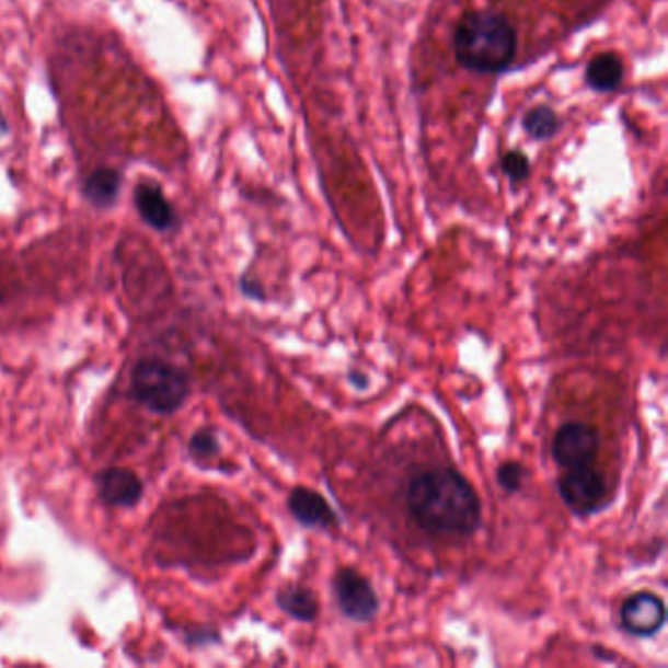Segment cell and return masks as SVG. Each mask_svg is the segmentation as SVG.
I'll list each match as a JSON object with an SVG mask.
<instances>
[{"label":"cell","mask_w":668,"mask_h":668,"mask_svg":"<svg viewBox=\"0 0 668 668\" xmlns=\"http://www.w3.org/2000/svg\"><path fill=\"white\" fill-rule=\"evenodd\" d=\"M406 504L419 528L446 538H469L483 521L473 484L456 469H429L408 484Z\"/></svg>","instance_id":"1"},{"label":"cell","mask_w":668,"mask_h":668,"mask_svg":"<svg viewBox=\"0 0 668 668\" xmlns=\"http://www.w3.org/2000/svg\"><path fill=\"white\" fill-rule=\"evenodd\" d=\"M453 51L459 66L476 74H500L518 56L510 20L493 10H469L457 22Z\"/></svg>","instance_id":"2"},{"label":"cell","mask_w":668,"mask_h":668,"mask_svg":"<svg viewBox=\"0 0 668 668\" xmlns=\"http://www.w3.org/2000/svg\"><path fill=\"white\" fill-rule=\"evenodd\" d=\"M131 392L149 410L158 414H173L185 404L188 379L173 365L149 359L138 362L131 372Z\"/></svg>","instance_id":"3"},{"label":"cell","mask_w":668,"mask_h":668,"mask_svg":"<svg viewBox=\"0 0 668 668\" xmlns=\"http://www.w3.org/2000/svg\"><path fill=\"white\" fill-rule=\"evenodd\" d=\"M335 603L347 620L371 623L381 610V600L375 586L353 566H342L332 580Z\"/></svg>","instance_id":"4"},{"label":"cell","mask_w":668,"mask_h":668,"mask_svg":"<svg viewBox=\"0 0 668 668\" xmlns=\"http://www.w3.org/2000/svg\"><path fill=\"white\" fill-rule=\"evenodd\" d=\"M557 491L566 508L580 518L598 514L608 504L606 479L590 464L566 469L558 479Z\"/></svg>","instance_id":"5"},{"label":"cell","mask_w":668,"mask_h":668,"mask_svg":"<svg viewBox=\"0 0 668 668\" xmlns=\"http://www.w3.org/2000/svg\"><path fill=\"white\" fill-rule=\"evenodd\" d=\"M600 449V436L596 427L583 422H568L555 431L551 444V456L563 469L585 467L595 461Z\"/></svg>","instance_id":"6"},{"label":"cell","mask_w":668,"mask_h":668,"mask_svg":"<svg viewBox=\"0 0 668 668\" xmlns=\"http://www.w3.org/2000/svg\"><path fill=\"white\" fill-rule=\"evenodd\" d=\"M667 622V608L663 598L641 590L637 595H632L623 600L620 606V623L623 632L630 633L633 637H655L663 630Z\"/></svg>","instance_id":"7"},{"label":"cell","mask_w":668,"mask_h":668,"mask_svg":"<svg viewBox=\"0 0 668 668\" xmlns=\"http://www.w3.org/2000/svg\"><path fill=\"white\" fill-rule=\"evenodd\" d=\"M287 504L290 516L304 528L332 531L339 526V518L332 508V504L314 488L297 486L292 493L288 494Z\"/></svg>","instance_id":"8"},{"label":"cell","mask_w":668,"mask_h":668,"mask_svg":"<svg viewBox=\"0 0 668 668\" xmlns=\"http://www.w3.org/2000/svg\"><path fill=\"white\" fill-rule=\"evenodd\" d=\"M134 205L141 216V220L158 232H168L175 228L176 212L169 203L165 191L151 178H141L134 186Z\"/></svg>","instance_id":"9"},{"label":"cell","mask_w":668,"mask_h":668,"mask_svg":"<svg viewBox=\"0 0 668 668\" xmlns=\"http://www.w3.org/2000/svg\"><path fill=\"white\" fill-rule=\"evenodd\" d=\"M94 484H96L101 500L111 506H120V508H130L134 504H138L141 493H143L140 479L126 469L103 471V473L96 474Z\"/></svg>","instance_id":"10"},{"label":"cell","mask_w":668,"mask_h":668,"mask_svg":"<svg viewBox=\"0 0 668 668\" xmlns=\"http://www.w3.org/2000/svg\"><path fill=\"white\" fill-rule=\"evenodd\" d=\"M625 79V66L615 51H602L588 61L585 81L595 93H615Z\"/></svg>","instance_id":"11"},{"label":"cell","mask_w":668,"mask_h":668,"mask_svg":"<svg viewBox=\"0 0 668 668\" xmlns=\"http://www.w3.org/2000/svg\"><path fill=\"white\" fill-rule=\"evenodd\" d=\"M122 173L118 169L99 168L84 178L81 193L94 208L106 210L118 203Z\"/></svg>","instance_id":"12"},{"label":"cell","mask_w":668,"mask_h":668,"mask_svg":"<svg viewBox=\"0 0 668 668\" xmlns=\"http://www.w3.org/2000/svg\"><path fill=\"white\" fill-rule=\"evenodd\" d=\"M277 606L288 618L300 623L314 622L318 618V598L307 586H285L277 595Z\"/></svg>","instance_id":"13"},{"label":"cell","mask_w":668,"mask_h":668,"mask_svg":"<svg viewBox=\"0 0 668 668\" xmlns=\"http://www.w3.org/2000/svg\"><path fill=\"white\" fill-rule=\"evenodd\" d=\"M561 126H563L561 116L548 104H538L529 108L521 118V128L529 140L533 141L553 140L561 131Z\"/></svg>","instance_id":"14"},{"label":"cell","mask_w":668,"mask_h":668,"mask_svg":"<svg viewBox=\"0 0 668 668\" xmlns=\"http://www.w3.org/2000/svg\"><path fill=\"white\" fill-rule=\"evenodd\" d=\"M500 168L504 171V175L508 176L511 183H523L531 175V161L520 149L508 151L502 158Z\"/></svg>","instance_id":"15"},{"label":"cell","mask_w":668,"mask_h":668,"mask_svg":"<svg viewBox=\"0 0 668 668\" xmlns=\"http://www.w3.org/2000/svg\"><path fill=\"white\" fill-rule=\"evenodd\" d=\"M526 479V469L518 461H504L496 469V483L500 484L502 491L508 494L520 493Z\"/></svg>","instance_id":"16"},{"label":"cell","mask_w":668,"mask_h":668,"mask_svg":"<svg viewBox=\"0 0 668 668\" xmlns=\"http://www.w3.org/2000/svg\"><path fill=\"white\" fill-rule=\"evenodd\" d=\"M218 451H220V444L212 431H198L191 439V453L196 459H212L214 456H218Z\"/></svg>","instance_id":"17"},{"label":"cell","mask_w":668,"mask_h":668,"mask_svg":"<svg viewBox=\"0 0 668 668\" xmlns=\"http://www.w3.org/2000/svg\"><path fill=\"white\" fill-rule=\"evenodd\" d=\"M347 379L352 382L355 389L365 390L369 387V377L361 371H349Z\"/></svg>","instance_id":"18"},{"label":"cell","mask_w":668,"mask_h":668,"mask_svg":"<svg viewBox=\"0 0 668 668\" xmlns=\"http://www.w3.org/2000/svg\"><path fill=\"white\" fill-rule=\"evenodd\" d=\"M242 288L243 295H247V297L257 298V300L263 298V288L260 285H253L250 280H243Z\"/></svg>","instance_id":"19"},{"label":"cell","mask_w":668,"mask_h":668,"mask_svg":"<svg viewBox=\"0 0 668 668\" xmlns=\"http://www.w3.org/2000/svg\"><path fill=\"white\" fill-rule=\"evenodd\" d=\"M9 134V120L7 116L0 112V136H7Z\"/></svg>","instance_id":"20"}]
</instances>
